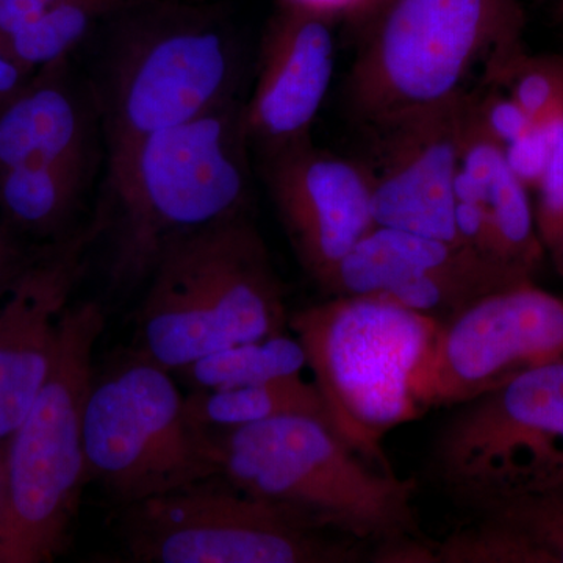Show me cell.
I'll use <instances>...</instances> for the list:
<instances>
[{"mask_svg":"<svg viewBox=\"0 0 563 563\" xmlns=\"http://www.w3.org/2000/svg\"><path fill=\"white\" fill-rule=\"evenodd\" d=\"M479 269H496L520 279L468 247L374 225L344 255L322 290L331 296H376L396 301L422 280Z\"/></svg>","mask_w":563,"mask_h":563,"instance_id":"cell-17","label":"cell"},{"mask_svg":"<svg viewBox=\"0 0 563 563\" xmlns=\"http://www.w3.org/2000/svg\"><path fill=\"white\" fill-rule=\"evenodd\" d=\"M239 51L224 25L195 11H161L133 24L107 73L109 155L152 133L235 101Z\"/></svg>","mask_w":563,"mask_h":563,"instance_id":"cell-10","label":"cell"},{"mask_svg":"<svg viewBox=\"0 0 563 563\" xmlns=\"http://www.w3.org/2000/svg\"><path fill=\"white\" fill-rule=\"evenodd\" d=\"M88 152L31 163L0 174V211L18 233L51 236L63 231L84 190Z\"/></svg>","mask_w":563,"mask_h":563,"instance_id":"cell-19","label":"cell"},{"mask_svg":"<svg viewBox=\"0 0 563 563\" xmlns=\"http://www.w3.org/2000/svg\"><path fill=\"white\" fill-rule=\"evenodd\" d=\"M33 76L22 69L0 44V107L5 106L18 91H21Z\"/></svg>","mask_w":563,"mask_h":563,"instance_id":"cell-29","label":"cell"},{"mask_svg":"<svg viewBox=\"0 0 563 563\" xmlns=\"http://www.w3.org/2000/svg\"><path fill=\"white\" fill-rule=\"evenodd\" d=\"M65 62L38 70L0 107V174L88 152L87 122L63 77Z\"/></svg>","mask_w":563,"mask_h":563,"instance_id":"cell-18","label":"cell"},{"mask_svg":"<svg viewBox=\"0 0 563 563\" xmlns=\"http://www.w3.org/2000/svg\"><path fill=\"white\" fill-rule=\"evenodd\" d=\"M106 312L70 303L51 372L0 453V563H49L68 547L88 477L84 417Z\"/></svg>","mask_w":563,"mask_h":563,"instance_id":"cell-4","label":"cell"},{"mask_svg":"<svg viewBox=\"0 0 563 563\" xmlns=\"http://www.w3.org/2000/svg\"><path fill=\"white\" fill-rule=\"evenodd\" d=\"M303 366L307 363L301 343L285 332L213 352L176 373L195 390H228L292 376Z\"/></svg>","mask_w":563,"mask_h":563,"instance_id":"cell-22","label":"cell"},{"mask_svg":"<svg viewBox=\"0 0 563 563\" xmlns=\"http://www.w3.org/2000/svg\"><path fill=\"white\" fill-rule=\"evenodd\" d=\"M473 92L373 125L376 143L363 165L374 224L466 247L455 228V180Z\"/></svg>","mask_w":563,"mask_h":563,"instance_id":"cell-12","label":"cell"},{"mask_svg":"<svg viewBox=\"0 0 563 563\" xmlns=\"http://www.w3.org/2000/svg\"><path fill=\"white\" fill-rule=\"evenodd\" d=\"M536 124L563 117V58L558 55L514 58L496 79Z\"/></svg>","mask_w":563,"mask_h":563,"instance_id":"cell-24","label":"cell"},{"mask_svg":"<svg viewBox=\"0 0 563 563\" xmlns=\"http://www.w3.org/2000/svg\"><path fill=\"white\" fill-rule=\"evenodd\" d=\"M172 374L135 352L92 380L84 417L88 477L121 507L221 476L218 433L191 417Z\"/></svg>","mask_w":563,"mask_h":563,"instance_id":"cell-7","label":"cell"},{"mask_svg":"<svg viewBox=\"0 0 563 563\" xmlns=\"http://www.w3.org/2000/svg\"><path fill=\"white\" fill-rule=\"evenodd\" d=\"M474 515L503 537L509 563H563V490L514 499Z\"/></svg>","mask_w":563,"mask_h":563,"instance_id":"cell-23","label":"cell"},{"mask_svg":"<svg viewBox=\"0 0 563 563\" xmlns=\"http://www.w3.org/2000/svg\"><path fill=\"white\" fill-rule=\"evenodd\" d=\"M455 191L470 196L483 211L488 261L521 279L532 280L542 262L543 243L529 188L514 172L501 144L474 120L470 106Z\"/></svg>","mask_w":563,"mask_h":563,"instance_id":"cell-16","label":"cell"},{"mask_svg":"<svg viewBox=\"0 0 563 563\" xmlns=\"http://www.w3.org/2000/svg\"><path fill=\"white\" fill-rule=\"evenodd\" d=\"M553 251L558 252L559 257L563 258V236L561 242H559L558 246H555Z\"/></svg>","mask_w":563,"mask_h":563,"instance_id":"cell-33","label":"cell"},{"mask_svg":"<svg viewBox=\"0 0 563 563\" xmlns=\"http://www.w3.org/2000/svg\"><path fill=\"white\" fill-rule=\"evenodd\" d=\"M287 3L320 11V13L333 16L336 13L350 14L355 9V5H357L358 0H287Z\"/></svg>","mask_w":563,"mask_h":563,"instance_id":"cell-31","label":"cell"},{"mask_svg":"<svg viewBox=\"0 0 563 563\" xmlns=\"http://www.w3.org/2000/svg\"><path fill=\"white\" fill-rule=\"evenodd\" d=\"M187 406L191 417L210 431L282 417L318 418L336 431L321 391L314 383L303 380L301 373L228 390H196L187 396Z\"/></svg>","mask_w":563,"mask_h":563,"instance_id":"cell-20","label":"cell"},{"mask_svg":"<svg viewBox=\"0 0 563 563\" xmlns=\"http://www.w3.org/2000/svg\"><path fill=\"white\" fill-rule=\"evenodd\" d=\"M144 0H63L57 7L14 32L3 43L13 60L27 70H38L66 60L70 51L90 35L106 18L136 9Z\"/></svg>","mask_w":563,"mask_h":563,"instance_id":"cell-21","label":"cell"},{"mask_svg":"<svg viewBox=\"0 0 563 563\" xmlns=\"http://www.w3.org/2000/svg\"><path fill=\"white\" fill-rule=\"evenodd\" d=\"M391 2L393 0H358L347 18L362 33Z\"/></svg>","mask_w":563,"mask_h":563,"instance_id":"cell-30","label":"cell"},{"mask_svg":"<svg viewBox=\"0 0 563 563\" xmlns=\"http://www.w3.org/2000/svg\"><path fill=\"white\" fill-rule=\"evenodd\" d=\"M555 362H563V298L521 282L440 322L410 373L409 393L422 413L457 407Z\"/></svg>","mask_w":563,"mask_h":563,"instance_id":"cell-11","label":"cell"},{"mask_svg":"<svg viewBox=\"0 0 563 563\" xmlns=\"http://www.w3.org/2000/svg\"><path fill=\"white\" fill-rule=\"evenodd\" d=\"M520 0H393L361 33L347 79L358 120L377 125L495 84L523 54Z\"/></svg>","mask_w":563,"mask_h":563,"instance_id":"cell-5","label":"cell"},{"mask_svg":"<svg viewBox=\"0 0 563 563\" xmlns=\"http://www.w3.org/2000/svg\"><path fill=\"white\" fill-rule=\"evenodd\" d=\"M439 328L435 318L376 296H332L288 318L336 431L387 468L384 437L422 415L409 377Z\"/></svg>","mask_w":563,"mask_h":563,"instance_id":"cell-6","label":"cell"},{"mask_svg":"<svg viewBox=\"0 0 563 563\" xmlns=\"http://www.w3.org/2000/svg\"><path fill=\"white\" fill-rule=\"evenodd\" d=\"M217 433L222 477L321 531L368 553L393 540L426 537L417 481L369 461L328 422L282 417Z\"/></svg>","mask_w":563,"mask_h":563,"instance_id":"cell-2","label":"cell"},{"mask_svg":"<svg viewBox=\"0 0 563 563\" xmlns=\"http://www.w3.org/2000/svg\"><path fill=\"white\" fill-rule=\"evenodd\" d=\"M490 87L484 92H473L470 110L481 129L506 150L515 141L523 139L536 122L501 87Z\"/></svg>","mask_w":563,"mask_h":563,"instance_id":"cell-25","label":"cell"},{"mask_svg":"<svg viewBox=\"0 0 563 563\" xmlns=\"http://www.w3.org/2000/svg\"><path fill=\"white\" fill-rule=\"evenodd\" d=\"M247 143L243 106L231 101L109 155L110 207L98 220L114 290L150 279L177 240L246 213Z\"/></svg>","mask_w":563,"mask_h":563,"instance_id":"cell-1","label":"cell"},{"mask_svg":"<svg viewBox=\"0 0 563 563\" xmlns=\"http://www.w3.org/2000/svg\"><path fill=\"white\" fill-rule=\"evenodd\" d=\"M331 21L285 3L263 36L257 80L243 106L247 139L263 152L310 140L335 66Z\"/></svg>","mask_w":563,"mask_h":563,"instance_id":"cell-15","label":"cell"},{"mask_svg":"<svg viewBox=\"0 0 563 563\" xmlns=\"http://www.w3.org/2000/svg\"><path fill=\"white\" fill-rule=\"evenodd\" d=\"M285 290L246 213L177 240L136 318V354L176 373L236 344L287 332Z\"/></svg>","mask_w":563,"mask_h":563,"instance_id":"cell-3","label":"cell"},{"mask_svg":"<svg viewBox=\"0 0 563 563\" xmlns=\"http://www.w3.org/2000/svg\"><path fill=\"white\" fill-rule=\"evenodd\" d=\"M120 539L136 563H355L361 544L240 490L225 477L122 507Z\"/></svg>","mask_w":563,"mask_h":563,"instance_id":"cell-9","label":"cell"},{"mask_svg":"<svg viewBox=\"0 0 563 563\" xmlns=\"http://www.w3.org/2000/svg\"><path fill=\"white\" fill-rule=\"evenodd\" d=\"M101 233L96 218L63 235L0 290V453L51 372L63 318Z\"/></svg>","mask_w":563,"mask_h":563,"instance_id":"cell-13","label":"cell"},{"mask_svg":"<svg viewBox=\"0 0 563 563\" xmlns=\"http://www.w3.org/2000/svg\"><path fill=\"white\" fill-rule=\"evenodd\" d=\"M33 255L21 242L20 233L0 221V290L27 265Z\"/></svg>","mask_w":563,"mask_h":563,"instance_id":"cell-28","label":"cell"},{"mask_svg":"<svg viewBox=\"0 0 563 563\" xmlns=\"http://www.w3.org/2000/svg\"><path fill=\"white\" fill-rule=\"evenodd\" d=\"M432 448V468L474 514L563 490V362L529 369L457 406Z\"/></svg>","mask_w":563,"mask_h":563,"instance_id":"cell-8","label":"cell"},{"mask_svg":"<svg viewBox=\"0 0 563 563\" xmlns=\"http://www.w3.org/2000/svg\"><path fill=\"white\" fill-rule=\"evenodd\" d=\"M63 0H0V44Z\"/></svg>","mask_w":563,"mask_h":563,"instance_id":"cell-27","label":"cell"},{"mask_svg":"<svg viewBox=\"0 0 563 563\" xmlns=\"http://www.w3.org/2000/svg\"><path fill=\"white\" fill-rule=\"evenodd\" d=\"M555 18L563 22V0H558V5H555Z\"/></svg>","mask_w":563,"mask_h":563,"instance_id":"cell-32","label":"cell"},{"mask_svg":"<svg viewBox=\"0 0 563 563\" xmlns=\"http://www.w3.org/2000/svg\"><path fill=\"white\" fill-rule=\"evenodd\" d=\"M536 211L537 231L543 246L554 250L563 236V121L553 151L539 184Z\"/></svg>","mask_w":563,"mask_h":563,"instance_id":"cell-26","label":"cell"},{"mask_svg":"<svg viewBox=\"0 0 563 563\" xmlns=\"http://www.w3.org/2000/svg\"><path fill=\"white\" fill-rule=\"evenodd\" d=\"M265 180L299 262L320 287L374 228L363 163L318 150L312 139L263 152Z\"/></svg>","mask_w":563,"mask_h":563,"instance_id":"cell-14","label":"cell"}]
</instances>
